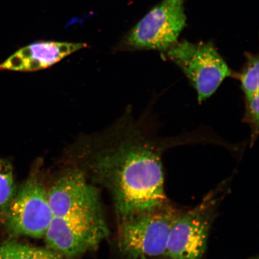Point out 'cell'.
<instances>
[{
    "label": "cell",
    "mask_w": 259,
    "mask_h": 259,
    "mask_svg": "<svg viewBox=\"0 0 259 259\" xmlns=\"http://www.w3.org/2000/svg\"><path fill=\"white\" fill-rule=\"evenodd\" d=\"M87 47L85 44L81 43L37 42L16 52L0 64V70L34 72L46 69Z\"/></svg>",
    "instance_id": "obj_9"
},
{
    "label": "cell",
    "mask_w": 259,
    "mask_h": 259,
    "mask_svg": "<svg viewBox=\"0 0 259 259\" xmlns=\"http://www.w3.org/2000/svg\"><path fill=\"white\" fill-rule=\"evenodd\" d=\"M221 192L219 189L212 191L193 208L178 213L164 254L167 259L202 258Z\"/></svg>",
    "instance_id": "obj_5"
},
{
    "label": "cell",
    "mask_w": 259,
    "mask_h": 259,
    "mask_svg": "<svg viewBox=\"0 0 259 259\" xmlns=\"http://www.w3.org/2000/svg\"><path fill=\"white\" fill-rule=\"evenodd\" d=\"M5 228L14 236L44 238L53 219L48 189L38 173L32 172L5 208Z\"/></svg>",
    "instance_id": "obj_4"
},
{
    "label": "cell",
    "mask_w": 259,
    "mask_h": 259,
    "mask_svg": "<svg viewBox=\"0 0 259 259\" xmlns=\"http://www.w3.org/2000/svg\"><path fill=\"white\" fill-rule=\"evenodd\" d=\"M0 259H67L48 248L34 247L16 241L0 245Z\"/></svg>",
    "instance_id": "obj_10"
},
{
    "label": "cell",
    "mask_w": 259,
    "mask_h": 259,
    "mask_svg": "<svg viewBox=\"0 0 259 259\" xmlns=\"http://www.w3.org/2000/svg\"><path fill=\"white\" fill-rule=\"evenodd\" d=\"M184 3V0H162L126 35L125 48L165 53L186 27Z\"/></svg>",
    "instance_id": "obj_7"
},
{
    "label": "cell",
    "mask_w": 259,
    "mask_h": 259,
    "mask_svg": "<svg viewBox=\"0 0 259 259\" xmlns=\"http://www.w3.org/2000/svg\"><path fill=\"white\" fill-rule=\"evenodd\" d=\"M141 259H148L147 257H145V256H144V255H142V256H141L140 257Z\"/></svg>",
    "instance_id": "obj_14"
},
{
    "label": "cell",
    "mask_w": 259,
    "mask_h": 259,
    "mask_svg": "<svg viewBox=\"0 0 259 259\" xmlns=\"http://www.w3.org/2000/svg\"><path fill=\"white\" fill-rule=\"evenodd\" d=\"M53 218L102 212L98 191L78 169L64 173L48 189Z\"/></svg>",
    "instance_id": "obj_8"
},
{
    "label": "cell",
    "mask_w": 259,
    "mask_h": 259,
    "mask_svg": "<svg viewBox=\"0 0 259 259\" xmlns=\"http://www.w3.org/2000/svg\"><path fill=\"white\" fill-rule=\"evenodd\" d=\"M165 53L189 79L199 103L213 95L226 78L237 76L211 41H177Z\"/></svg>",
    "instance_id": "obj_3"
},
{
    "label": "cell",
    "mask_w": 259,
    "mask_h": 259,
    "mask_svg": "<svg viewBox=\"0 0 259 259\" xmlns=\"http://www.w3.org/2000/svg\"><path fill=\"white\" fill-rule=\"evenodd\" d=\"M14 173L11 163L0 158V209H4L15 193Z\"/></svg>",
    "instance_id": "obj_12"
},
{
    "label": "cell",
    "mask_w": 259,
    "mask_h": 259,
    "mask_svg": "<svg viewBox=\"0 0 259 259\" xmlns=\"http://www.w3.org/2000/svg\"><path fill=\"white\" fill-rule=\"evenodd\" d=\"M250 259H258V257H253V258H250Z\"/></svg>",
    "instance_id": "obj_15"
},
{
    "label": "cell",
    "mask_w": 259,
    "mask_h": 259,
    "mask_svg": "<svg viewBox=\"0 0 259 259\" xmlns=\"http://www.w3.org/2000/svg\"><path fill=\"white\" fill-rule=\"evenodd\" d=\"M246 61L241 72L237 73L244 97L259 94V61L257 55L245 54Z\"/></svg>",
    "instance_id": "obj_11"
},
{
    "label": "cell",
    "mask_w": 259,
    "mask_h": 259,
    "mask_svg": "<svg viewBox=\"0 0 259 259\" xmlns=\"http://www.w3.org/2000/svg\"><path fill=\"white\" fill-rule=\"evenodd\" d=\"M259 94L252 96L245 97V122L251 128V144H254L258 135Z\"/></svg>",
    "instance_id": "obj_13"
},
{
    "label": "cell",
    "mask_w": 259,
    "mask_h": 259,
    "mask_svg": "<svg viewBox=\"0 0 259 259\" xmlns=\"http://www.w3.org/2000/svg\"><path fill=\"white\" fill-rule=\"evenodd\" d=\"M168 202L118 219L117 242L126 259L164 255L171 225L179 213Z\"/></svg>",
    "instance_id": "obj_2"
},
{
    "label": "cell",
    "mask_w": 259,
    "mask_h": 259,
    "mask_svg": "<svg viewBox=\"0 0 259 259\" xmlns=\"http://www.w3.org/2000/svg\"><path fill=\"white\" fill-rule=\"evenodd\" d=\"M128 117L111 145L93 150L86 159L93 179L111 194L118 219L166 203L162 154L174 145L198 140L158 137L150 110L138 120Z\"/></svg>",
    "instance_id": "obj_1"
},
{
    "label": "cell",
    "mask_w": 259,
    "mask_h": 259,
    "mask_svg": "<svg viewBox=\"0 0 259 259\" xmlns=\"http://www.w3.org/2000/svg\"><path fill=\"white\" fill-rule=\"evenodd\" d=\"M108 235L104 216L100 212L53 218L44 239L47 248L72 259L95 250Z\"/></svg>",
    "instance_id": "obj_6"
}]
</instances>
